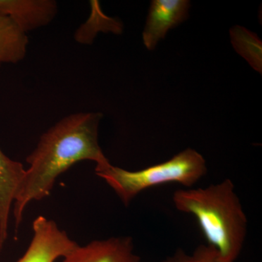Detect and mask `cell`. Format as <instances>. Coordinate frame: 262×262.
<instances>
[{"label":"cell","instance_id":"obj_1","mask_svg":"<svg viewBox=\"0 0 262 262\" xmlns=\"http://www.w3.org/2000/svg\"><path fill=\"white\" fill-rule=\"evenodd\" d=\"M102 117L100 113L73 114L42 134L27 158L29 168L13 203L16 230L29 203L49 196L56 179L72 165L83 160L94 162L96 167L110 163L98 144Z\"/></svg>","mask_w":262,"mask_h":262},{"label":"cell","instance_id":"obj_2","mask_svg":"<svg viewBox=\"0 0 262 262\" xmlns=\"http://www.w3.org/2000/svg\"><path fill=\"white\" fill-rule=\"evenodd\" d=\"M172 201L179 211L195 218L221 261H237L247 237L248 219L230 179L206 187L177 189Z\"/></svg>","mask_w":262,"mask_h":262},{"label":"cell","instance_id":"obj_3","mask_svg":"<svg viewBox=\"0 0 262 262\" xmlns=\"http://www.w3.org/2000/svg\"><path fill=\"white\" fill-rule=\"evenodd\" d=\"M96 175L112 188L125 206L140 193L164 184H181L193 187L208 172L206 160L196 150L187 149L171 159L142 170L131 171L110 163L96 167Z\"/></svg>","mask_w":262,"mask_h":262},{"label":"cell","instance_id":"obj_4","mask_svg":"<svg viewBox=\"0 0 262 262\" xmlns=\"http://www.w3.org/2000/svg\"><path fill=\"white\" fill-rule=\"evenodd\" d=\"M33 237L17 262H55L78 245L53 220L39 215L33 222Z\"/></svg>","mask_w":262,"mask_h":262},{"label":"cell","instance_id":"obj_5","mask_svg":"<svg viewBox=\"0 0 262 262\" xmlns=\"http://www.w3.org/2000/svg\"><path fill=\"white\" fill-rule=\"evenodd\" d=\"M61 262H141L129 236L96 239L72 251L61 258Z\"/></svg>","mask_w":262,"mask_h":262},{"label":"cell","instance_id":"obj_6","mask_svg":"<svg viewBox=\"0 0 262 262\" xmlns=\"http://www.w3.org/2000/svg\"><path fill=\"white\" fill-rule=\"evenodd\" d=\"M190 3L187 0H153L150 5L143 42L149 51L164 39L168 30L177 27L189 16Z\"/></svg>","mask_w":262,"mask_h":262},{"label":"cell","instance_id":"obj_7","mask_svg":"<svg viewBox=\"0 0 262 262\" xmlns=\"http://www.w3.org/2000/svg\"><path fill=\"white\" fill-rule=\"evenodd\" d=\"M57 11L53 0H0V14L11 18L26 34L51 23Z\"/></svg>","mask_w":262,"mask_h":262},{"label":"cell","instance_id":"obj_8","mask_svg":"<svg viewBox=\"0 0 262 262\" xmlns=\"http://www.w3.org/2000/svg\"><path fill=\"white\" fill-rule=\"evenodd\" d=\"M25 171L23 164L10 159L0 149V251L8 238L10 211Z\"/></svg>","mask_w":262,"mask_h":262},{"label":"cell","instance_id":"obj_9","mask_svg":"<svg viewBox=\"0 0 262 262\" xmlns=\"http://www.w3.org/2000/svg\"><path fill=\"white\" fill-rule=\"evenodd\" d=\"M28 42L27 34L9 17L0 14V65L22 61Z\"/></svg>","mask_w":262,"mask_h":262},{"label":"cell","instance_id":"obj_10","mask_svg":"<svg viewBox=\"0 0 262 262\" xmlns=\"http://www.w3.org/2000/svg\"><path fill=\"white\" fill-rule=\"evenodd\" d=\"M161 262H222L215 248L209 245H201L192 253L177 249Z\"/></svg>","mask_w":262,"mask_h":262}]
</instances>
